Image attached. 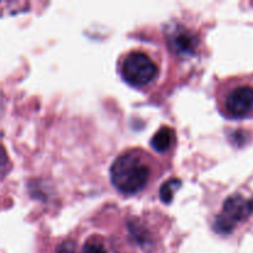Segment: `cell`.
<instances>
[{
	"mask_svg": "<svg viewBox=\"0 0 253 253\" xmlns=\"http://www.w3.org/2000/svg\"><path fill=\"white\" fill-rule=\"evenodd\" d=\"M170 46L178 53L187 54L195 49L197 46V39L194 35L188 30H177L170 36Z\"/></svg>",
	"mask_w": 253,
	"mask_h": 253,
	"instance_id": "obj_5",
	"label": "cell"
},
{
	"mask_svg": "<svg viewBox=\"0 0 253 253\" xmlns=\"http://www.w3.org/2000/svg\"><path fill=\"white\" fill-rule=\"evenodd\" d=\"M6 166H7V155L6 152H5L4 147L0 145V172H2V170L5 169Z\"/></svg>",
	"mask_w": 253,
	"mask_h": 253,
	"instance_id": "obj_9",
	"label": "cell"
},
{
	"mask_svg": "<svg viewBox=\"0 0 253 253\" xmlns=\"http://www.w3.org/2000/svg\"><path fill=\"white\" fill-rule=\"evenodd\" d=\"M174 142V131L168 126H163L151 140V145L158 152H166Z\"/></svg>",
	"mask_w": 253,
	"mask_h": 253,
	"instance_id": "obj_6",
	"label": "cell"
},
{
	"mask_svg": "<svg viewBox=\"0 0 253 253\" xmlns=\"http://www.w3.org/2000/svg\"><path fill=\"white\" fill-rule=\"evenodd\" d=\"M253 212V198L246 199L242 195H231L224 203L221 214L215 221V230L220 234H230L239 222L244 221Z\"/></svg>",
	"mask_w": 253,
	"mask_h": 253,
	"instance_id": "obj_3",
	"label": "cell"
},
{
	"mask_svg": "<svg viewBox=\"0 0 253 253\" xmlns=\"http://www.w3.org/2000/svg\"><path fill=\"white\" fill-rule=\"evenodd\" d=\"M56 253H77V251H76V249L73 247V245L69 244V242H67V244L61 245V246L58 247V250H57Z\"/></svg>",
	"mask_w": 253,
	"mask_h": 253,
	"instance_id": "obj_10",
	"label": "cell"
},
{
	"mask_svg": "<svg viewBox=\"0 0 253 253\" xmlns=\"http://www.w3.org/2000/svg\"><path fill=\"white\" fill-rule=\"evenodd\" d=\"M225 113L234 119H242L253 113V86H234L227 91L224 99Z\"/></svg>",
	"mask_w": 253,
	"mask_h": 253,
	"instance_id": "obj_4",
	"label": "cell"
},
{
	"mask_svg": "<svg viewBox=\"0 0 253 253\" xmlns=\"http://www.w3.org/2000/svg\"><path fill=\"white\" fill-rule=\"evenodd\" d=\"M82 253H106L105 246L99 239H90L85 242Z\"/></svg>",
	"mask_w": 253,
	"mask_h": 253,
	"instance_id": "obj_8",
	"label": "cell"
},
{
	"mask_svg": "<svg viewBox=\"0 0 253 253\" xmlns=\"http://www.w3.org/2000/svg\"><path fill=\"white\" fill-rule=\"evenodd\" d=\"M123 78L130 85L142 88L155 81L158 68L153 59L143 52H130L121 64Z\"/></svg>",
	"mask_w": 253,
	"mask_h": 253,
	"instance_id": "obj_2",
	"label": "cell"
},
{
	"mask_svg": "<svg viewBox=\"0 0 253 253\" xmlns=\"http://www.w3.org/2000/svg\"><path fill=\"white\" fill-rule=\"evenodd\" d=\"M182 182L179 179H169L168 182H166L162 185L160 190L161 199L163 203H170L173 199V195H174L175 190L180 187Z\"/></svg>",
	"mask_w": 253,
	"mask_h": 253,
	"instance_id": "obj_7",
	"label": "cell"
},
{
	"mask_svg": "<svg viewBox=\"0 0 253 253\" xmlns=\"http://www.w3.org/2000/svg\"><path fill=\"white\" fill-rule=\"evenodd\" d=\"M111 182L124 194H136L146 188L151 178V166L140 151H128L114 161Z\"/></svg>",
	"mask_w": 253,
	"mask_h": 253,
	"instance_id": "obj_1",
	"label": "cell"
}]
</instances>
